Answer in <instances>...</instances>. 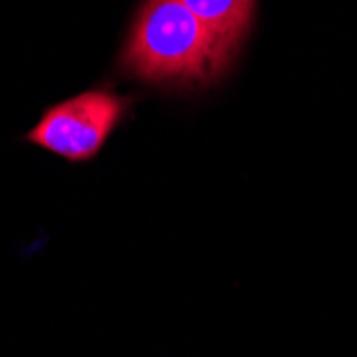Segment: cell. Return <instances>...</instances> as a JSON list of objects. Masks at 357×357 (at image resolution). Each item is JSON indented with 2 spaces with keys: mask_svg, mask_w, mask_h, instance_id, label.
<instances>
[{
  "mask_svg": "<svg viewBox=\"0 0 357 357\" xmlns=\"http://www.w3.org/2000/svg\"><path fill=\"white\" fill-rule=\"evenodd\" d=\"M231 58L252 26L255 0H180Z\"/></svg>",
  "mask_w": 357,
  "mask_h": 357,
  "instance_id": "3",
  "label": "cell"
},
{
  "mask_svg": "<svg viewBox=\"0 0 357 357\" xmlns=\"http://www.w3.org/2000/svg\"><path fill=\"white\" fill-rule=\"evenodd\" d=\"M133 105L131 96L109 88H92L47 107L26 142L69 163H86L101 152L109 135Z\"/></svg>",
  "mask_w": 357,
  "mask_h": 357,
  "instance_id": "2",
  "label": "cell"
},
{
  "mask_svg": "<svg viewBox=\"0 0 357 357\" xmlns=\"http://www.w3.org/2000/svg\"><path fill=\"white\" fill-rule=\"evenodd\" d=\"M234 58L180 0H146L124 43L120 67L152 84H206Z\"/></svg>",
  "mask_w": 357,
  "mask_h": 357,
  "instance_id": "1",
  "label": "cell"
}]
</instances>
